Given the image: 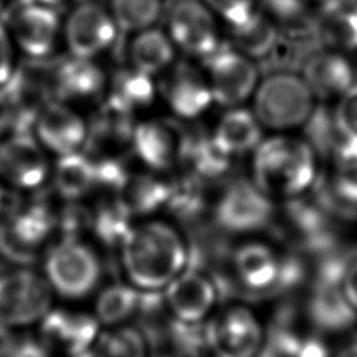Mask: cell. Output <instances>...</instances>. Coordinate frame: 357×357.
Segmentation results:
<instances>
[{
	"mask_svg": "<svg viewBox=\"0 0 357 357\" xmlns=\"http://www.w3.org/2000/svg\"><path fill=\"white\" fill-rule=\"evenodd\" d=\"M117 251L127 282L142 291H162L190 261L187 237L160 219L134 223Z\"/></svg>",
	"mask_w": 357,
	"mask_h": 357,
	"instance_id": "1",
	"label": "cell"
},
{
	"mask_svg": "<svg viewBox=\"0 0 357 357\" xmlns=\"http://www.w3.org/2000/svg\"><path fill=\"white\" fill-rule=\"evenodd\" d=\"M251 156V178L276 204L311 194L322 177L317 146L290 132L264 137Z\"/></svg>",
	"mask_w": 357,
	"mask_h": 357,
	"instance_id": "2",
	"label": "cell"
},
{
	"mask_svg": "<svg viewBox=\"0 0 357 357\" xmlns=\"http://www.w3.org/2000/svg\"><path fill=\"white\" fill-rule=\"evenodd\" d=\"M230 273L236 287L250 297L283 294L305 279V266L296 252L276 245L250 240L231 250Z\"/></svg>",
	"mask_w": 357,
	"mask_h": 357,
	"instance_id": "3",
	"label": "cell"
},
{
	"mask_svg": "<svg viewBox=\"0 0 357 357\" xmlns=\"http://www.w3.org/2000/svg\"><path fill=\"white\" fill-rule=\"evenodd\" d=\"M254 114L264 128L289 132L307 126L315 112V96L303 77L273 73L254 91Z\"/></svg>",
	"mask_w": 357,
	"mask_h": 357,
	"instance_id": "4",
	"label": "cell"
},
{
	"mask_svg": "<svg viewBox=\"0 0 357 357\" xmlns=\"http://www.w3.org/2000/svg\"><path fill=\"white\" fill-rule=\"evenodd\" d=\"M278 208L251 177L231 178L219 192L211 215L225 234H254L273 226Z\"/></svg>",
	"mask_w": 357,
	"mask_h": 357,
	"instance_id": "5",
	"label": "cell"
},
{
	"mask_svg": "<svg viewBox=\"0 0 357 357\" xmlns=\"http://www.w3.org/2000/svg\"><path fill=\"white\" fill-rule=\"evenodd\" d=\"M43 276L54 294L81 300L99 284L102 264L95 250L82 240L60 238L45 252Z\"/></svg>",
	"mask_w": 357,
	"mask_h": 357,
	"instance_id": "6",
	"label": "cell"
},
{
	"mask_svg": "<svg viewBox=\"0 0 357 357\" xmlns=\"http://www.w3.org/2000/svg\"><path fill=\"white\" fill-rule=\"evenodd\" d=\"M56 233V211L45 198L21 204L0 218V255L18 266L38 262L40 251Z\"/></svg>",
	"mask_w": 357,
	"mask_h": 357,
	"instance_id": "7",
	"label": "cell"
},
{
	"mask_svg": "<svg viewBox=\"0 0 357 357\" xmlns=\"http://www.w3.org/2000/svg\"><path fill=\"white\" fill-rule=\"evenodd\" d=\"M344 261L325 259L311 278H308V293L305 314L308 325L321 335L342 333L353 326L357 314L346 300L340 275Z\"/></svg>",
	"mask_w": 357,
	"mask_h": 357,
	"instance_id": "8",
	"label": "cell"
},
{
	"mask_svg": "<svg viewBox=\"0 0 357 357\" xmlns=\"http://www.w3.org/2000/svg\"><path fill=\"white\" fill-rule=\"evenodd\" d=\"M53 294L43 273L29 266L0 271V321L11 328L39 324L53 307Z\"/></svg>",
	"mask_w": 357,
	"mask_h": 357,
	"instance_id": "9",
	"label": "cell"
},
{
	"mask_svg": "<svg viewBox=\"0 0 357 357\" xmlns=\"http://www.w3.org/2000/svg\"><path fill=\"white\" fill-rule=\"evenodd\" d=\"M212 357H258L266 331L258 315L244 304H230L206 319Z\"/></svg>",
	"mask_w": 357,
	"mask_h": 357,
	"instance_id": "10",
	"label": "cell"
},
{
	"mask_svg": "<svg viewBox=\"0 0 357 357\" xmlns=\"http://www.w3.org/2000/svg\"><path fill=\"white\" fill-rule=\"evenodd\" d=\"M6 28L13 43L28 59H47L56 49L61 22L56 7L33 0H18L8 8Z\"/></svg>",
	"mask_w": 357,
	"mask_h": 357,
	"instance_id": "11",
	"label": "cell"
},
{
	"mask_svg": "<svg viewBox=\"0 0 357 357\" xmlns=\"http://www.w3.org/2000/svg\"><path fill=\"white\" fill-rule=\"evenodd\" d=\"M204 61L213 103L229 109L240 106L254 93L258 70L248 56L233 46L220 45Z\"/></svg>",
	"mask_w": 357,
	"mask_h": 357,
	"instance_id": "12",
	"label": "cell"
},
{
	"mask_svg": "<svg viewBox=\"0 0 357 357\" xmlns=\"http://www.w3.org/2000/svg\"><path fill=\"white\" fill-rule=\"evenodd\" d=\"M45 148L32 134L11 132L0 142V180L15 191H39L50 180Z\"/></svg>",
	"mask_w": 357,
	"mask_h": 357,
	"instance_id": "13",
	"label": "cell"
},
{
	"mask_svg": "<svg viewBox=\"0 0 357 357\" xmlns=\"http://www.w3.org/2000/svg\"><path fill=\"white\" fill-rule=\"evenodd\" d=\"M167 35L190 56L205 60L220 46L215 14L201 0H176L167 13Z\"/></svg>",
	"mask_w": 357,
	"mask_h": 357,
	"instance_id": "14",
	"label": "cell"
},
{
	"mask_svg": "<svg viewBox=\"0 0 357 357\" xmlns=\"http://www.w3.org/2000/svg\"><path fill=\"white\" fill-rule=\"evenodd\" d=\"M119 32L112 13L95 0L78 4L64 25L70 53L86 59H95L109 50L116 43Z\"/></svg>",
	"mask_w": 357,
	"mask_h": 357,
	"instance_id": "15",
	"label": "cell"
},
{
	"mask_svg": "<svg viewBox=\"0 0 357 357\" xmlns=\"http://www.w3.org/2000/svg\"><path fill=\"white\" fill-rule=\"evenodd\" d=\"M162 296L173 319L192 324L209 318L220 298V291L206 272L187 268L162 290Z\"/></svg>",
	"mask_w": 357,
	"mask_h": 357,
	"instance_id": "16",
	"label": "cell"
},
{
	"mask_svg": "<svg viewBox=\"0 0 357 357\" xmlns=\"http://www.w3.org/2000/svg\"><path fill=\"white\" fill-rule=\"evenodd\" d=\"M102 326L89 312L50 308L39 322V339L50 353L73 357L92 350Z\"/></svg>",
	"mask_w": 357,
	"mask_h": 357,
	"instance_id": "17",
	"label": "cell"
},
{
	"mask_svg": "<svg viewBox=\"0 0 357 357\" xmlns=\"http://www.w3.org/2000/svg\"><path fill=\"white\" fill-rule=\"evenodd\" d=\"M32 135L47 153L60 156L84 149L88 123L68 103L52 99L38 112Z\"/></svg>",
	"mask_w": 357,
	"mask_h": 357,
	"instance_id": "18",
	"label": "cell"
},
{
	"mask_svg": "<svg viewBox=\"0 0 357 357\" xmlns=\"http://www.w3.org/2000/svg\"><path fill=\"white\" fill-rule=\"evenodd\" d=\"M180 124L167 120H145L134 127L131 152L148 170L166 173L178 166L183 139Z\"/></svg>",
	"mask_w": 357,
	"mask_h": 357,
	"instance_id": "19",
	"label": "cell"
},
{
	"mask_svg": "<svg viewBox=\"0 0 357 357\" xmlns=\"http://www.w3.org/2000/svg\"><path fill=\"white\" fill-rule=\"evenodd\" d=\"M170 110L183 120H195L213 103L206 75L190 63H177L162 84Z\"/></svg>",
	"mask_w": 357,
	"mask_h": 357,
	"instance_id": "20",
	"label": "cell"
},
{
	"mask_svg": "<svg viewBox=\"0 0 357 357\" xmlns=\"http://www.w3.org/2000/svg\"><path fill=\"white\" fill-rule=\"evenodd\" d=\"M134 113L106 99L88 123V137L82 151L91 156L121 155L131 149L134 132Z\"/></svg>",
	"mask_w": 357,
	"mask_h": 357,
	"instance_id": "21",
	"label": "cell"
},
{
	"mask_svg": "<svg viewBox=\"0 0 357 357\" xmlns=\"http://www.w3.org/2000/svg\"><path fill=\"white\" fill-rule=\"evenodd\" d=\"M322 176L331 204L357 212V138H335Z\"/></svg>",
	"mask_w": 357,
	"mask_h": 357,
	"instance_id": "22",
	"label": "cell"
},
{
	"mask_svg": "<svg viewBox=\"0 0 357 357\" xmlns=\"http://www.w3.org/2000/svg\"><path fill=\"white\" fill-rule=\"evenodd\" d=\"M233 156L212 137L199 130H184L178 166L183 172L204 181H216L230 172Z\"/></svg>",
	"mask_w": 357,
	"mask_h": 357,
	"instance_id": "23",
	"label": "cell"
},
{
	"mask_svg": "<svg viewBox=\"0 0 357 357\" xmlns=\"http://www.w3.org/2000/svg\"><path fill=\"white\" fill-rule=\"evenodd\" d=\"M106 84L93 59L71 54L53 63V96L61 102H85L100 95Z\"/></svg>",
	"mask_w": 357,
	"mask_h": 357,
	"instance_id": "24",
	"label": "cell"
},
{
	"mask_svg": "<svg viewBox=\"0 0 357 357\" xmlns=\"http://www.w3.org/2000/svg\"><path fill=\"white\" fill-rule=\"evenodd\" d=\"M301 77L315 98H339L356 82L350 60L331 49L311 54L303 66Z\"/></svg>",
	"mask_w": 357,
	"mask_h": 357,
	"instance_id": "25",
	"label": "cell"
},
{
	"mask_svg": "<svg viewBox=\"0 0 357 357\" xmlns=\"http://www.w3.org/2000/svg\"><path fill=\"white\" fill-rule=\"evenodd\" d=\"M312 20L314 36L340 53L357 50V0H329Z\"/></svg>",
	"mask_w": 357,
	"mask_h": 357,
	"instance_id": "26",
	"label": "cell"
},
{
	"mask_svg": "<svg viewBox=\"0 0 357 357\" xmlns=\"http://www.w3.org/2000/svg\"><path fill=\"white\" fill-rule=\"evenodd\" d=\"M50 181L63 201H81L95 191V163L85 151L56 156Z\"/></svg>",
	"mask_w": 357,
	"mask_h": 357,
	"instance_id": "27",
	"label": "cell"
},
{
	"mask_svg": "<svg viewBox=\"0 0 357 357\" xmlns=\"http://www.w3.org/2000/svg\"><path fill=\"white\" fill-rule=\"evenodd\" d=\"M212 137L233 158L252 153L264 138V127L254 112L240 106L229 107L218 121Z\"/></svg>",
	"mask_w": 357,
	"mask_h": 357,
	"instance_id": "28",
	"label": "cell"
},
{
	"mask_svg": "<svg viewBox=\"0 0 357 357\" xmlns=\"http://www.w3.org/2000/svg\"><path fill=\"white\" fill-rule=\"evenodd\" d=\"M170 190L172 178L146 169V172L131 173L119 195L135 218H146L166 209Z\"/></svg>",
	"mask_w": 357,
	"mask_h": 357,
	"instance_id": "29",
	"label": "cell"
},
{
	"mask_svg": "<svg viewBox=\"0 0 357 357\" xmlns=\"http://www.w3.org/2000/svg\"><path fill=\"white\" fill-rule=\"evenodd\" d=\"M134 219L135 216L130 212L120 195L105 194L92 208L91 233L102 245L119 250L134 226Z\"/></svg>",
	"mask_w": 357,
	"mask_h": 357,
	"instance_id": "30",
	"label": "cell"
},
{
	"mask_svg": "<svg viewBox=\"0 0 357 357\" xmlns=\"http://www.w3.org/2000/svg\"><path fill=\"white\" fill-rule=\"evenodd\" d=\"M142 301V290L128 282H114L103 287L95 301L93 315L100 326L126 325L135 319Z\"/></svg>",
	"mask_w": 357,
	"mask_h": 357,
	"instance_id": "31",
	"label": "cell"
},
{
	"mask_svg": "<svg viewBox=\"0 0 357 357\" xmlns=\"http://www.w3.org/2000/svg\"><path fill=\"white\" fill-rule=\"evenodd\" d=\"M128 54L131 67L153 77L172 64L174 45L167 33L151 26L137 32Z\"/></svg>",
	"mask_w": 357,
	"mask_h": 357,
	"instance_id": "32",
	"label": "cell"
},
{
	"mask_svg": "<svg viewBox=\"0 0 357 357\" xmlns=\"http://www.w3.org/2000/svg\"><path fill=\"white\" fill-rule=\"evenodd\" d=\"M324 335L301 332L291 328H278L265 335L258 357H332L322 340Z\"/></svg>",
	"mask_w": 357,
	"mask_h": 357,
	"instance_id": "33",
	"label": "cell"
},
{
	"mask_svg": "<svg viewBox=\"0 0 357 357\" xmlns=\"http://www.w3.org/2000/svg\"><path fill=\"white\" fill-rule=\"evenodd\" d=\"M230 33L231 46L250 59L268 56L279 40V31L275 22L259 11L244 24L230 28Z\"/></svg>",
	"mask_w": 357,
	"mask_h": 357,
	"instance_id": "34",
	"label": "cell"
},
{
	"mask_svg": "<svg viewBox=\"0 0 357 357\" xmlns=\"http://www.w3.org/2000/svg\"><path fill=\"white\" fill-rule=\"evenodd\" d=\"M153 98L155 85L152 75L134 67L119 70L110 81L107 99L132 113L148 107Z\"/></svg>",
	"mask_w": 357,
	"mask_h": 357,
	"instance_id": "35",
	"label": "cell"
},
{
	"mask_svg": "<svg viewBox=\"0 0 357 357\" xmlns=\"http://www.w3.org/2000/svg\"><path fill=\"white\" fill-rule=\"evenodd\" d=\"M205 184L184 172L178 178H172L170 197L165 211L181 222L194 225L206 209Z\"/></svg>",
	"mask_w": 357,
	"mask_h": 357,
	"instance_id": "36",
	"label": "cell"
},
{
	"mask_svg": "<svg viewBox=\"0 0 357 357\" xmlns=\"http://www.w3.org/2000/svg\"><path fill=\"white\" fill-rule=\"evenodd\" d=\"M92 351L96 357H149V343L138 326L126 324L100 329Z\"/></svg>",
	"mask_w": 357,
	"mask_h": 357,
	"instance_id": "37",
	"label": "cell"
},
{
	"mask_svg": "<svg viewBox=\"0 0 357 357\" xmlns=\"http://www.w3.org/2000/svg\"><path fill=\"white\" fill-rule=\"evenodd\" d=\"M110 13L121 32H139L155 25L162 0H110Z\"/></svg>",
	"mask_w": 357,
	"mask_h": 357,
	"instance_id": "38",
	"label": "cell"
},
{
	"mask_svg": "<svg viewBox=\"0 0 357 357\" xmlns=\"http://www.w3.org/2000/svg\"><path fill=\"white\" fill-rule=\"evenodd\" d=\"M64 206L56 211V231L60 238L82 240L92 229V208L81 201H64Z\"/></svg>",
	"mask_w": 357,
	"mask_h": 357,
	"instance_id": "39",
	"label": "cell"
},
{
	"mask_svg": "<svg viewBox=\"0 0 357 357\" xmlns=\"http://www.w3.org/2000/svg\"><path fill=\"white\" fill-rule=\"evenodd\" d=\"M331 126L335 138H357V82L339 96Z\"/></svg>",
	"mask_w": 357,
	"mask_h": 357,
	"instance_id": "40",
	"label": "cell"
},
{
	"mask_svg": "<svg viewBox=\"0 0 357 357\" xmlns=\"http://www.w3.org/2000/svg\"><path fill=\"white\" fill-rule=\"evenodd\" d=\"M208 8L229 24L230 28L238 26L250 20L257 10V0H202Z\"/></svg>",
	"mask_w": 357,
	"mask_h": 357,
	"instance_id": "41",
	"label": "cell"
},
{
	"mask_svg": "<svg viewBox=\"0 0 357 357\" xmlns=\"http://www.w3.org/2000/svg\"><path fill=\"white\" fill-rule=\"evenodd\" d=\"M262 3L271 14L284 22L296 24L304 20L305 3L303 0H262Z\"/></svg>",
	"mask_w": 357,
	"mask_h": 357,
	"instance_id": "42",
	"label": "cell"
},
{
	"mask_svg": "<svg viewBox=\"0 0 357 357\" xmlns=\"http://www.w3.org/2000/svg\"><path fill=\"white\" fill-rule=\"evenodd\" d=\"M15 70L13 39L4 25L0 21V88H4Z\"/></svg>",
	"mask_w": 357,
	"mask_h": 357,
	"instance_id": "43",
	"label": "cell"
},
{
	"mask_svg": "<svg viewBox=\"0 0 357 357\" xmlns=\"http://www.w3.org/2000/svg\"><path fill=\"white\" fill-rule=\"evenodd\" d=\"M340 284L346 300L357 314V257L344 261L340 275Z\"/></svg>",
	"mask_w": 357,
	"mask_h": 357,
	"instance_id": "44",
	"label": "cell"
},
{
	"mask_svg": "<svg viewBox=\"0 0 357 357\" xmlns=\"http://www.w3.org/2000/svg\"><path fill=\"white\" fill-rule=\"evenodd\" d=\"M8 357H52V353L39 336H18Z\"/></svg>",
	"mask_w": 357,
	"mask_h": 357,
	"instance_id": "45",
	"label": "cell"
},
{
	"mask_svg": "<svg viewBox=\"0 0 357 357\" xmlns=\"http://www.w3.org/2000/svg\"><path fill=\"white\" fill-rule=\"evenodd\" d=\"M21 204L22 201L18 194H15V190L6 188L0 180V218L11 215Z\"/></svg>",
	"mask_w": 357,
	"mask_h": 357,
	"instance_id": "46",
	"label": "cell"
},
{
	"mask_svg": "<svg viewBox=\"0 0 357 357\" xmlns=\"http://www.w3.org/2000/svg\"><path fill=\"white\" fill-rule=\"evenodd\" d=\"M13 106L6 95V92L0 88V137L7 131H11L13 126Z\"/></svg>",
	"mask_w": 357,
	"mask_h": 357,
	"instance_id": "47",
	"label": "cell"
},
{
	"mask_svg": "<svg viewBox=\"0 0 357 357\" xmlns=\"http://www.w3.org/2000/svg\"><path fill=\"white\" fill-rule=\"evenodd\" d=\"M13 329L14 328L0 321V357H8L17 342L18 335H15Z\"/></svg>",
	"mask_w": 357,
	"mask_h": 357,
	"instance_id": "48",
	"label": "cell"
},
{
	"mask_svg": "<svg viewBox=\"0 0 357 357\" xmlns=\"http://www.w3.org/2000/svg\"><path fill=\"white\" fill-rule=\"evenodd\" d=\"M332 357H357V340L343 344Z\"/></svg>",
	"mask_w": 357,
	"mask_h": 357,
	"instance_id": "49",
	"label": "cell"
},
{
	"mask_svg": "<svg viewBox=\"0 0 357 357\" xmlns=\"http://www.w3.org/2000/svg\"><path fill=\"white\" fill-rule=\"evenodd\" d=\"M33 1H38V3H43V4L52 6V7H57V6L63 4V3H64V1H67V0H33Z\"/></svg>",
	"mask_w": 357,
	"mask_h": 357,
	"instance_id": "50",
	"label": "cell"
},
{
	"mask_svg": "<svg viewBox=\"0 0 357 357\" xmlns=\"http://www.w3.org/2000/svg\"><path fill=\"white\" fill-rule=\"evenodd\" d=\"M73 357H96V354L92 350H89V351H85V353H81V354H77Z\"/></svg>",
	"mask_w": 357,
	"mask_h": 357,
	"instance_id": "51",
	"label": "cell"
},
{
	"mask_svg": "<svg viewBox=\"0 0 357 357\" xmlns=\"http://www.w3.org/2000/svg\"><path fill=\"white\" fill-rule=\"evenodd\" d=\"M304 3H319V4H325L328 3L329 0H303Z\"/></svg>",
	"mask_w": 357,
	"mask_h": 357,
	"instance_id": "52",
	"label": "cell"
},
{
	"mask_svg": "<svg viewBox=\"0 0 357 357\" xmlns=\"http://www.w3.org/2000/svg\"><path fill=\"white\" fill-rule=\"evenodd\" d=\"M4 6H6V0H0V11L4 8Z\"/></svg>",
	"mask_w": 357,
	"mask_h": 357,
	"instance_id": "53",
	"label": "cell"
},
{
	"mask_svg": "<svg viewBox=\"0 0 357 357\" xmlns=\"http://www.w3.org/2000/svg\"><path fill=\"white\" fill-rule=\"evenodd\" d=\"M95 1H102V0H95Z\"/></svg>",
	"mask_w": 357,
	"mask_h": 357,
	"instance_id": "54",
	"label": "cell"
}]
</instances>
